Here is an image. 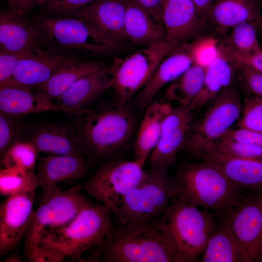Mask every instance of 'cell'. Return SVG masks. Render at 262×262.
I'll list each match as a JSON object with an SVG mask.
<instances>
[{"label":"cell","instance_id":"obj_1","mask_svg":"<svg viewBox=\"0 0 262 262\" xmlns=\"http://www.w3.org/2000/svg\"><path fill=\"white\" fill-rule=\"evenodd\" d=\"M89 251L87 262H177L176 248L159 220L115 221Z\"/></svg>","mask_w":262,"mask_h":262},{"label":"cell","instance_id":"obj_2","mask_svg":"<svg viewBox=\"0 0 262 262\" xmlns=\"http://www.w3.org/2000/svg\"><path fill=\"white\" fill-rule=\"evenodd\" d=\"M72 124L82 156L94 163L113 159L127 145L135 119L127 104L116 103L89 109L75 116Z\"/></svg>","mask_w":262,"mask_h":262},{"label":"cell","instance_id":"obj_3","mask_svg":"<svg viewBox=\"0 0 262 262\" xmlns=\"http://www.w3.org/2000/svg\"><path fill=\"white\" fill-rule=\"evenodd\" d=\"M173 197L214 213L226 211L244 196L242 190L213 163L184 162L172 178Z\"/></svg>","mask_w":262,"mask_h":262},{"label":"cell","instance_id":"obj_4","mask_svg":"<svg viewBox=\"0 0 262 262\" xmlns=\"http://www.w3.org/2000/svg\"><path fill=\"white\" fill-rule=\"evenodd\" d=\"M32 23L46 48L69 57L108 55L121 45L73 15H41L35 16Z\"/></svg>","mask_w":262,"mask_h":262},{"label":"cell","instance_id":"obj_5","mask_svg":"<svg viewBox=\"0 0 262 262\" xmlns=\"http://www.w3.org/2000/svg\"><path fill=\"white\" fill-rule=\"evenodd\" d=\"M213 213L179 197H173L159 220L174 245L177 262L198 261L208 240L217 227Z\"/></svg>","mask_w":262,"mask_h":262},{"label":"cell","instance_id":"obj_6","mask_svg":"<svg viewBox=\"0 0 262 262\" xmlns=\"http://www.w3.org/2000/svg\"><path fill=\"white\" fill-rule=\"evenodd\" d=\"M111 211L91 202L67 225L45 234L39 246L58 252L72 262H87L82 255L99 245L112 223Z\"/></svg>","mask_w":262,"mask_h":262},{"label":"cell","instance_id":"obj_7","mask_svg":"<svg viewBox=\"0 0 262 262\" xmlns=\"http://www.w3.org/2000/svg\"><path fill=\"white\" fill-rule=\"evenodd\" d=\"M82 190V184H78L66 190L42 192L24 234V249L30 261L33 262L45 234L67 225L91 202Z\"/></svg>","mask_w":262,"mask_h":262},{"label":"cell","instance_id":"obj_8","mask_svg":"<svg viewBox=\"0 0 262 262\" xmlns=\"http://www.w3.org/2000/svg\"><path fill=\"white\" fill-rule=\"evenodd\" d=\"M198 120L193 124L183 150L202 159L212 149L241 115L242 105L239 90L231 85L215 97Z\"/></svg>","mask_w":262,"mask_h":262},{"label":"cell","instance_id":"obj_9","mask_svg":"<svg viewBox=\"0 0 262 262\" xmlns=\"http://www.w3.org/2000/svg\"><path fill=\"white\" fill-rule=\"evenodd\" d=\"M174 49L166 40L116 58L109 67L116 103L125 105L145 86L161 62Z\"/></svg>","mask_w":262,"mask_h":262},{"label":"cell","instance_id":"obj_10","mask_svg":"<svg viewBox=\"0 0 262 262\" xmlns=\"http://www.w3.org/2000/svg\"><path fill=\"white\" fill-rule=\"evenodd\" d=\"M173 197L172 178L167 169L150 168L114 214L115 222L158 221Z\"/></svg>","mask_w":262,"mask_h":262},{"label":"cell","instance_id":"obj_11","mask_svg":"<svg viewBox=\"0 0 262 262\" xmlns=\"http://www.w3.org/2000/svg\"><path fill=\"white\" fill-rule=\"evenodd\" d=\"M143 166L134 160L103 162L82 184V190L115 214L129 192L143 179Z\"/></svg>","mask_w":262,"mask_h":262},{"label":"cell","instance_id":"obj_12","mask_svg":"<svg viewBox=\"0 0 262 262\" xmlns=\"http://www.w3.org/2000/svg\"><path fill=\"white\" fill-rule=\"evenodd\" d=\"M229 228L243 262H260L262 257V193H250L228 210L213 213Z\"/></svg>","mask_w":262,"mask_h":262},{"label":"cell","instance_id":"obj_13","mask_svg":"<svg viewBox=\"0 0 262 262\" xmlns=\"http://www.w3.org/2000/svg\"><path fill=\"white\" fill-rule=\"evenodd\" d=\"M192 111L181 105L171 106L164 121L159 141L149 157L150 168L167 169L176 164L193 125Z\"/></svg>","mask_w":262,"mask_h":262},{"label":"cell","instance_id":"obj_14","mask_svg":"<svg viewBox=\"0 0 262 262\" xmlns=\"http://www.w3.org/2000/svg\"><path fill=\"white\" fill-rule=\"evenodd\" d=\"M36 185L7 197L0 205V254L16 248L33 212Z\"/></svg>","mask_w":262,"mask_h":262},{"label":"cell","instance_id":"obj_15","mask_svg":"<svg viewBox=\"0 0 262 262\" xmlns=\"http://www.w3.org/2000/svg\"><path fill=\"white\" fill-rule=\"evenodd\" d=\"M162 22L174 49L201 36L207 25L193 0H165Z\"/></svg>","mask_w":262,"mask_h":262},{"label":"cell","instance_id":"obj_16","mask_svg":"<svg viewBox=\"0 0 262 262\" xmlns=\"http://www.w3.org/2000/svg\"><path fill=\"white\" fill-rule=\"evenodd\" d=\"M92 164L82 155L38 156L35 173L37 188L45 192L80 180L87 175Z\"/></svg>","mask_w":262,"mask_h":262},{"label":"cell","instance_id":"obj_17","mask_svg":"<svg viewBox=\"0 0 262 262\" xmlns=\"http://www.w3.org/2000/svg\"><path fill=\"white\" fill-rule=\"evenodd\" d=\"M112 88L109 67L84 77L74 83L56 100L59 111L78 115Z\"/></svg>","mask_w":262,"mask_h":262},{"label":"cell","instance_id":"obj_18","mask_svg":"<svg viewBox=\"0 0 262 262\" xmlns=\"http://www.w3.org/2000/svg\"><path fill=\"white\" fill-rule=\"evenodd\" d=\"M24 141L30 143L38 153L52 155H82L72 123H45L30 127Z\"/></svg>","mask_w":262,"mask_h":262},{"label":"cell","instance_id":"obj_19","mask_svg":"<svg viewBox=\"0 0 262 262\" xmlns=\"http://www.w3.org/2000/svg\"><path fill=\"white\" fill-rule=\"evenodd\" d=\"M127 0H95L73 15L80 17L106 37L122 45L127 41L124 20Z\"/></svg>","mask_w":262,"mask_h":262},{"label":"cell","instance_id":"obj_20","mask_svg":"<svg viewBox=\"0 0 262 262\" xmlns=\"http://www.w3.org/2000/svg\"><path fill=\"white\" fill-rule=\"evenodd\" d=\"M46 48L32 22L9 10L0 14V49L21 55Z\"/></svg>","mask_w":262,"mask_h":262},{"label":"cell","instance_id":"obj_21","mask_svg":"<svg viewBox=\"0 0 262 262\" xmlns=\"http://www.w3.org/2000/svg\"><path fill=\"white\" fill-rule=\"evenodd\" d=\"M70 57L47 48L23 55L11 78L0 85L11 84L37 88L46 82Z\"/></svg>","mask_w":262,"mask_h":262},{"label":"cell","instance_id":"obj_22","mask_svg":"<svg viewBox=\"0 0 262 262\" xmlns=\"http://www.w3.org/2000/svg\"><path fill=\"white\" fill-rule=\"evenodd\" d=\"M202 160L217 166L242 190L262 193V159L237 157L212 150Z\"/></svg>","mask_w":262,"mask_h":262},{"label":"cell","instance_id":"obj_23","mask_svg":"<svg viewBox=\"0 0 262 262\" xmlns=\"http://www.w3.org/2000/svg\"><path fill=\"white\" fill-rule=\"evenodd\" d=\"M193 65L186 44L174 49L161 62L148 82L137 93V104L142 108H147L162 88L179 77Z\"/></svg>","mask_w":262,"mask_h":262},{"label":"cell","instance_id":"obj_24","mask_svg":"<svg viewBox=\"0 0 262 262\" xmlns=\"http://www.w3.org/2000/svg\"><path fill=\"white\" fill-rule=\"evenodd\" d=\"M48 111H59L55 102L43 93L16 84L0 85V113L16 117Z\"/></svg>","mask_w":262,"mask_h":262},{"label":"cell","instance_id":"obj_25","mask_svg":"<svg viewBox=\"0 0 262 262\" xmlns=\"http://www.w3.org/2000/svg\"><path fill=\"white\" fill-rule=\"evenodd\" d=\"M238 66L223 44H219L218 54L206 68L202 89L190 109L204 106L222 90L232 85Z\"/></svg>","mask_w":262,"mask_h":262},{"label":"cell","instance_id":"obj_26","mask_svg":"<svg viewBox=\"0 0 262 262\" xmlns=\"http://www.w3.org/2000/svg\"><path fill=\"white\" fill-rule=\"evenodd\" d=\"M261 17L258 0H213L207 22L224 31L244 22L260 21Z\"/></svg>","mask_w":262,"mask_h":262},{"label":"cell","instance_id":"obj_27","mask_svg":"<svg viewBox=\"0 0 262 262\" xmlns=\"http://www.w3.org/2000/svg\"><path fill=\"white\" fill-rule=\"evenodd\" d=\"M101 61L70 57L63 63L50 78L37 88L52 100L56 99L81 79L105 67Z\"/></svg>","mask_w":262,"mask_h":262},{"label":"cell","instance_id":"obj_28","mask_svg":"<svg viewBox=\"0 0 262 262\" xmlns=\"http://www.w3.org/2000/svg\"><path fill=\"white\" fill-rule=\"evenodd\" d=\"M171 107L166 102H152L147 107L139 125L133 150V160L143 166L159 141L164 121Z\"/></svg>","mask_w":262,"mask_h":262},{"label":"cell","instance_id":"obj_29","mask_svg":"<svg viewBox=\"0 0 262 262\" xmlns=\"http://www.w3.org/2000/svg\"><path fill=\"white\" fill-rule=\"evenodd\" d=\"M124 34L127 41L144 47L166 40L163 24L156 21L144 10L128 0Z\"/></svg>","mask_w":262,"mask_h":262},{"label":"cell","instance_id":"obj_30","mask_svg":"<svg viewBox=\"0 0 262 262\" xmlns=\"http://www.w3.org/2000/svg\"><path fill=\"white\" fill-rule=\"evenodd\" d=\"M200 262H243L240 249L227 226L222 221L210 235Z\"/></svg>","mask_w":262,"mask_h":262},{"label":"cell","instance_id":"obj_31","mask_svg":"<svg viewBox=\"0 0 262 262\" xmlns=\"http://www.w3.org/2000/svg\"><path fill=\"white\" fill-rule=\"evenodd\" d=\"M206 68L193 65L167 86L165 97L190 109L199 95L204 82Z\"/></svg>","mask_w":262,"mask_h":262},{"label":"cell","instance_id":"obj_32","mask_svg":"<svg viewBox=\"0 0 262 262\" xmlns=\"http://www.w3.org/2000/svg\"><path fill=\"white\" fill-rule=\"evenodd\" d=\"M260 21L241 23L232 28L229 36L222 43L230 53L246 55L262 50L258 33Z\"/></svg>","mask_w":262,"mask_h":262},{"label":"cell","instance_id":"obj_33","mask_svg":"<svg viewBox=\"0 0 262 262\" xmlns=\"http://www.w3.org/2000/svg\"><path fill=\"white\" fill-rule=\"evenodd\" d=\"M36 185L35 174L20 168H2L0 172V195L8 197Z\"/></svg>","mask_w":262,"mask_h":262},{"label":"cell","instance_id":"obj_34","mask_svg":"<svg viewBox=\"0 0 262 262\" xmlns=\"http://www.w3.org/2000/svg\"><path fill=\"white\" fill-rule=\"evenodd\" d=\"M37 151L28 142L21 141L14 144L0 157L2 168H20L33 171L37 160Z\"/></svg>","mask_w":262,"mask_h":262},{"label":"cell","instance_id":"obj_35","mask_svg":"<svg viewBox=\"0 0 262 262\" xmlns=\"http://www.w3.org/2000/svg\"><path fill=\"white\" fill-rule=\"evenodd\" d=\"M0 113V155L1 157L15 143L24 141L29 130L21 120Z\"/></svg>","mask_w":262,"mask_h":262},{"label":"cell","instance_id":"obj_36","mask_svg":"<svg viewBox=\"0 0 262 262\" xmlns=\"http://www.w3.org/2000/svg\"><path fill=\"white\" fill-rule=\"evenodd\" d=\"M186 44L193 65L206 68L218 54L219 45L212 36H200Z\"/></svg>","mask_w":262,"mask_h":262},{"label":"cell","instance_id":"obj_37","mask_svg":"<svg viewBox=\"0 0 262 262\" xmlns=\"http://www.w3.org/2000/svg\"><path fill=\"white\" fill-rule=\"evenodd\" d=\"M237 127L262 132V98L247 96L244 100Z\"/></svg>","mask_w":262,"mask_h":262},{"label":"cell","instance_id":"obj_38","mask_svg":"<svg viewBox=\"0 0 262 262\" xmlns=\"http://www.w3.org/2000/svg\"><path fill=\"white\" fill-rule=\"evenodd\" d=\"M212 150L237 157L262 159V147L231 140L223 137L214 143Z\"/></svg>","mask_w":262,"mask_h":262},{"label":"cell","instance_id":"obj_39","mask_svg":"<svg viewBox=\"0 0 262 262\" xmlns=\"http://www.w3.org/2000/svg\"><path fill=\"white\" fill-rule=\"evenodd\" d=\"M240 83L248 96L262 98V73L238 64Z\"/></svg>","mask_w":262,"mask_h":262},{"label":"cell","instance_id":"obj_40","mask_svg":"<svg viewBox=\"0 0 262 262\" xmlns=\"http://www.w3.org/2000/svg\"><path fill=\"white\" fill-rule=\"evenodd\" d=\"M95 0H48L43 5L47 15H70Z\"/></svg>","mask_w":262,"mask_h":262},{"label":"cell","instance_id":"obj_41","mask_svg":"<svg viewBox=\"0 0 262 262\" xmlns=\"http://www.w3.org/2000/svg\"><path fill=\"white\" fill-rule=\"evenodd\" d=\"M23 56L0 49V84L11 78Z\"/></svg>","mask_w":262,"mask_h":262},{"label":"cell","instance_id":"obj_42","mask_svg":"<svg viewBox=\"0 0 262 262\" xmlns=\"http://www.w3.org/2000/svg\"><path fill=\"white\" fill-rule=\"evenodd\" d=\"M222 137L262 147V132H261L242 128H231Z\"/></svg>","mask_w":262,"mask_h":262},{"label":"cell","instance_id":"obj_43","mask_svg":"<svg viewBox=\"0 0 262 262\" xmlns=\"http://www.w3.org/2000/svg\"><path fill=\"white\" fill-rule=\"evenodd\" d=\"M12 12L25 16L36 6L44 5L47 0H5Z\"/></svg>","mask_w":262,"mask_h":262},{"label":"cell","instance_id":"obj_44","mask_svg":"<svg viewBox=\"0 0 262 262\" xmlns=\"http://www.w3.org/2000/svg\"><path fill=\"white\" fill-rule=\"evenodd\" d=\"M128 0L144 10L156 21L162 24V14L165 0Z\"/></svg>","mask_w":262,"mask_h":262},{"label":"cell","instance_id":"obj_45","mask_svg":"<svg viewBox=\"0 0 262 262\" xmlns=\"http://www.w3.org/2000/svg\"><path fill=\"white\" fill-rule=\"evenodd\" d=\"M228 51L238 64L244 66L262 73V50L246 55L234 54L230 53L228 50Z\"/></svg>","mask_w":262,"mask_h":262},{"label":"cell","instance_id":"obj_46","mask_svg":"<svg viewBox=\"0 0 262 262\" xmlns=\"http://www.w3.org/2000/svg\"><path fill=\"white\" fill-rule=\"evenodd\" d=\"M66 258L55 251L38 247L33 262H61Z\"/></svg>","mask_w":262,"mask_h":262},{"label":"cell","instance_id":"obj_47","mask_svg":"<svg viewBox=\"0 0 262 262\" xmlns=\"http://www.w3.org/2000/svg\"><path fill=\"white\" fill-rule=\"evenodd\" d=\"M204 20L207 23L209 10L213 0H193Z\"/></svg>","mask_w":262,"mask_h":262},{"label":"cell","instance_id":"obj_48","mask_svg":"<svg viewBox=\"0 0 262 262\" xmlns=\"http://www.w3.org/2000/svg\"><path fill=\"white\" fill-rule=\"evenodd\" d=\"M5 262H21V258L16 253H12L9 255L5 260Z\"/></svg>","mask_w":262,"mask_h":262},{"label":"cell","instance_id":"obj_49","mask_svg":"<svg viewBox=\"0 0 262 262\" xmlns=\"http://www.w3.org/2000/svg\"><path fill=\"white\" fill-rule=\"evenodd\" d=\"M259 30H260L261 33V35L262 36V17H261L260 24H259Z\"/></svg>","mask_w":262,"mask_h":262},{"label":"cell","instance_id":"obj_50","mask_svg":"<svg viewBox=\"0 0 262 262\" xmlns=\"http://www.w3.org/2000/svg\"><path fill=\"white\" fill-rule=\"evenodd\" d=\"M260 262H262V258L261 259Z\"/></svg>","mask_w":262,"mask_h":262},{"label":"cell","instance_id":"obj_51","mask_svg":"<svg viewBox=\"0 0 262 262\" xmlns=\"http://www.w3.org/2000/svg\"><path fill=\"white\" fill-rule=\"evenodd\" d=\"M47 2V1H46Z\"/></svg>","mask_w":262,"mask_h":262}]
</instances>
